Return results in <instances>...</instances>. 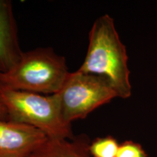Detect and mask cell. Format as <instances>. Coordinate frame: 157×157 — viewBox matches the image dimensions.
<instances>
[{"label": "cell", "instance_id": "6da1fadb", "mask_svg": "<svg viewBox=\"0 0 157 157\" xmlns=\"http://www.w3.org/2000/svg\"><path fill=\"white\" fill-rule=\"evenodd\" d=\"M127 62L126 47L120 40L114 21L109 15H101L90 31L87 55L77 71L105 78L117 97L126 99L132 93Z\"/></svg>", "mask_w": 157, "mask_h": 157}, {"label": "cell", "instance_id": "3957f363", "mask_svg": "<svg viewBox=\"0 0 157 157\" xmlns=\"http://www.w3.org/2000/svg\"><path fill=\"white\" fill-rule=\"evenodd\" d=\"M0 103L6 120L39 129L49 139H72L71 124L62 117L56 94H42L0 88Z\"/></svg>", "mask_w": 157, "mask_h": 157}, {"label": "cell", "instance_id": "5b68a950", "mask_svg": "<svg viewBox=\"0 0 157 157\" xmlns=\"http://www.w3.org/2000/svg\"><path fill=\"white\" fill-rule=\"evenodd\" d=\"M48 139L30 125L0 119V157H29Z\"/></svg>", "mask_w": 157, "mask_h": 157}, {"label": "cell", "instance_id": "9c48e42d", "mask_svg": "<svg viewBox=\"0 0 157 157\" xmlns=\"http://www.w3.org/2000/svg\"><path fill=\"white\" fill-rule=\"evenodd\" d=\"M117 157H148L140 144L126 140L119 144Z\"/></svg>", "mask_w": 157, "mask_h": 157}, {"label": "cell", "instance_id": "277c9868", "mask_svg": "<svg viewBox=\"0 0 157 157\" xmlns=\"http://www.w3.org/2000/svg\"><path fill=\"white\" fill-rule=\"evenodd\" d=\"M56 95L62 117L69 124L85 119L94 110L117 97L105 78L77 71L70 72Z\"/></svg>", "mask_w": 157, "mask_h": 157}, {"label": "cell", "instance_id": "8992f818", "mask_svg": "<svg viewBox=\"0 0 157 157\" xmlns=\"http://www.w3.org/2000/svg\"><path fill=\"white\" fill-rule=\"evenodd\" d=\"M11 2L0 0V72L11 69L23 54Z\"/></svg>", "mask_w": 157, "mask_h": 157}, {"label": "cell", "instance_id": "ba28073f", "mask_svg": "<svg viewBox=\"0 0 157 157\" xmlns=\"http://www.w3.org/2000/svg\"><path fill=\"white\" fill-rule=\"evenodd\" d=\"M119 144L114 137H98L90 143L89 151L92 157H117Z\"/></svg>", "mask_w": 157, "mask_h": 157}, {"label": "cell", "instance_id": "7a4b0ae2", "mask_svg": "<svg viewBox=\"0 0 157 157\" xmlns=\"http://www.w3.org/2000/svg\"><path fill=\"white\" fill-rule=\"evenodd\" d=\"M64 57L52 48L23 52L11 69L0 72V88L46 95L58 93L68 74Z\"/></svg>", "mask_w": 157, "mask_h": 157}, {"label": "cell", "instance_id": "52a82bcc", "mask_svg": "<svg viewBox=\"0 0 157 157\" xmlns=\"http://www.w3.org/2000/svg\"><path fill=\"white\" fill-rule=\"evenodd\" d=\"M87 137L72 139H48L29 157H92Z\"/></svg>", "mask_w": 157, "mask_h": 157}]
</instances>
